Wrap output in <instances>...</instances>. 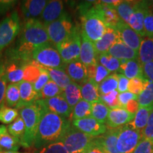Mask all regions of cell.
Masks as SVG:
<instances>
[{
  "label": "cell",
  "instance_id": "cell-43",
  "mask_svg": "<svg viewBox=\"0 0 153 153\" xmlns=\"http://www.w3.org/2000/svg\"><path fill=\"white\" fill-rule=\"evenodd\" d=\"M19 113L16 108L7 106L0 107V122L3 124H10L19 117Z\"/></svg>",
  "mask_w": 153,
  "mask_h": 153
},
{
  "label": "cell",
  "instance_id": "cell-44",
  "mask_svg": "<svg viewBox=\"0 0 153 153\" xmlns=\"http://www.w3.org/2000/svg\"><path fill=\"white\" fill-rule=\"evenodd\" d=\"M7 130L12 136L17 137V138L20 139L21 140L25 131V124L24 120L22 119L21 116H19L14 121H13L12 123L7 126Z\"/></svg>",
  "mask_w": 153,
  "mask_h": 153
},
{
  "label": "cell",
  "instance_id": "cell-15",
  "mask_svg": "<svg viewBox=\"0 0 153 153\" xmlns=\"http://www.w3.org/2000/svg\"><path fill=\"white\" fill-rule=\"evenodd\" d=\"M48 1L46 0H26L22 1L21 10L25 22L31 19H38V17L41 18Z\"/></svg>",
  "mask_w": 153,
  "mask_h": 153
},
{
  "label": "cell",
  "instance_id": "cell-34",
  "mask_svg": "<svg viewBox=\"0 0 153 153\" xmlns=\"http://www.w3.org/2000/svg\"><path fill=\"white\" fill-rule=\"evenodd\" d=\"M89 117H91V103L82 99L72 109L70 118L72 121Z\"/></svg>",
  "mask_w": 153,
  "mask_h": 153
},
{
  "label": "cell",
  "instance_id": "cell-30",
  "mask_svg": "<svg viewBox=\"0 0 153 153\" xmlns=\"http://www.w3.org/2000/svg\"><path fill=\"white\" fill-rule=\"evenodd\" d=\"M138 61L141 65L153 61V38H143L138 50Z\"/></svg>",
  "mask_w": 153,
  "mask_h": 153
},
{
  "label": "cell",
  "instance_id": "cell-37",
  "mask_svg": "<svg viewBox=\"0 0 153 153\" xmlns=\"http://www.w3.org/2000/svg\"><path fill=\"white\" fill-rule=\"evenodd\" d=\"M20 91L19 83L9 84L5 94V103L7 106L16 108L20 102Z\"/></svg>",
  "mask_w": 153,
  "mask_h": 153
},
{
  "label": "cell",
  "instance_id": "cell-60",
  "mask_svg": "<svg viewBox=\"0 0 153 153\" xmlns=\"http://www.w3.org/2000/svg\"><path fill=\"white\" fill-rule=\"evenodd\" d=\"M0 153H28V152H21L19 151H3L0 152Z\"/></svg>",
  "mask_w": 153,
  "mask_h": 153
},
{
  "label": "cell",
  "instance_id": "cell-57",
  "mask_svg": "<svg viewBox=\"0 0 153 153\" xmlns=\"http://www.w3.org/2000/svg\"><path fill=\"white\" fill-rule=\"evenodd\" d=\"M83 153H106V152H105L104 150H103V149L95 142L94 137L91 145L88 147L87 150H86Z\"/></svg>",
  "mask_w": 153,
  "mask_h": 153
},
{
  "label": "cell",
  "instance_id": "cell-46",
  "mask_svg": "<svg viewBox=\"0 0 153 153\" xmlns=\"http://www.w3.org/2000/svg\"><path fill=\"white\" fill-rule=\"evenodd\" d=\"M36 153H68V152L64 144L59 141L38 149Z\"/></svg>",
  "mask_w": 153,
  "mask_h": 153
},
{
  "label": "cell",
  "instance_id": "cell-29",
  "mask_svg": "<svg viewBox=\"0 0 153 153\" xmlns=\"http://www.w3.org/2000/svg\"><path fill=\"white\" fill-rule=\"evenodd\" d=\"M153 111V108L150 107H139L135 115V118L127 125L131 128L143 132V129L148 123L149 117Z\"/></svg>",
  "mask_w": 153,
  "mask_h": 153
},
{
  "label": "cell",
  "instance_id": "cell-8",
  "mask_svg": "<svg viewBox=\"0 0 153 153\" xmlns=\"http://www.w3.org/2000/svg\"><path fill=\"white\" fill-rule=\"evenodd\" d=\"M20 29V17L16 11L0 22V53L16 38Z\"/></svg>",
  "mask_w": 153,
  "mask_h": 153
},
{
  "label": "cell",
  "instance_id": "cell-5",
  "mask_svg": "<svg viewBox=\"0 0 153 153\" xmlns=\"http://www.w3.org/2000/svg\"><path fill=\"white\" fill-rule=\"evenodd\" d=\"M31 60L45 68L65 70L66 66L57 48L50 43L36 49L31 55Z\"/></svg>",
  "mask_w": 153,
  "mask_h": 153
},
{
  "label": "cell",
  "instance_id": "cell-51",
  "mask_svg": "<svg viewBox=\"0 0 153 153\" xmlns=\"http://www.w3.org/2000/svg\"><path fill=\"white\" fill-rule=\"evenodd\" d=\"M49 80H51V78H50L48 74V72H46V70L44 69V68L42 67L41 72L39 77H38V79L33 84V88L36 92L38 94L39 93L40 91L42 90V89L44 87V86L48 82Z\"/></svg>",
  "mask_w": 153,
  "mask_h": 153
},
{
  "label": "cell",
  "instance_id": "cell-42",
  "mask_svg": "<svg viewBox=\"0 0 153 153\" xmlns=\"http://www.w3.org/2000/svg\"><path fill=\"white\" fill-rule=\"evenodd\" d=\"M118 74L116 73H114L107 76L99 86L100 95L107 94L116 90L118 87Z\"/></svg>",
  "mask_w": 153,
  "mask_h": 153
},
{
  "label": "cell",
  "instance_id": "cell-9",
  "mask_svg": "<svg viewBox=\"0 0 153 153\" xmlns=\"http://www.w3.org/2000/svg\"><path fill=\"white\" fill-rule=\"evenodd\" d=\"M56 48L65 64L79 60L81 50V35L76 26L72 35L65 41L57 45Z\"/></svg>",
  "mask_w": 153,
  "mask_h": 153
},
{
  "label": "cell",
  "instance_id": "cell-13",
  "mask_svg": "<svg viewBox=\"0 0 153 153\" xmlns=\"http://www.w3.org/2000/svg\"><path fill=\"white\" fill-rule=\"evenodd\" d=\"M72 125L82 133L93 137L100 136L107 131V126L92 117L74 120Z\"/></svg>",
  "mask_w": 153,
  "mask_h": 153
},
{
  "label": "cell",
  "instance_id": "cell-2",
  "mask_svg": "<svg viewBox=\"0 0 153 153\" xmlns=\"http://www.w3.org/2000/svg\"><path fill=\"white\" fill-rule=\"evenodd\" d=\"M41 110V117L34 143V147L37 150L47 145L60 141L71 126L68 118L42 108Z\"/></svg>",
  "mask_w": 153,
  "mask_h": 153
},
{
  "label": "cell",
  "instance_id": "cell-14",
  "mask_svg": "<svg viewBox=\"0 0 153 153\" xmlns=\"http://www.w3.org/2000/svg\"><path fill=\"white\" fill-rule=\"evenodd\" d=\"M135 115L122 107L111 108L107 118V128H117L122 127L131 122L135 118Z\"/></svg>",
  "mask_w": 153,
  "mask_h": 153
},
{
  "label": "cell",
  "instance_id": "cell-50",
  "mask_svg": "<svg viewBox=\"0 0 153 153\" xmlns=\"http://www.w3.org/2000/svg\"><path fill=\"white\" fill-rule=\"evenodd\" d=\"M133 153H153V140L143 138Z\"/></svg>",
  "mask_w": 153,
  "mask_h": 153
},
{
  "label": "cell",
  "instance_id": "cell-33",
  "mask_svg": "<svg viewBox=\"0 0 153 153\" xmlns=\"http://www.w3.org/2000/svg\"><path fill=\"white\" fill-rule=\"evenodd\" d=\"M110 108L105 103L98 100L91 103V117L101 123L106 125L107 118Z\"/></svg>",
  "mask_w": 153,
  "mask_h": 153
},
{
  "label": "cell",
  "instance_id": "cell-31",
  "mask_svg": "<svg viewBox=\"0 0 153 153\" xmlns=\"http://www.w3.org/2000/svg\"><path fill=\"white\" fill-rule=\"evenodd\" d=\"M99 86L93 80L88 79L87 82L81 85L82 99L90 103L99 100L100 94H99Z\"/></svg>",
  "mask_w": 153,
  "mask_h": 153
},
{
  "label": "cell",
  "instance_id": "cell-41",
  "mask_svg": "<svg viewBox=\"0 0 153 153\" xmlns=\"http://www.w3.org/2000/svg\"><path fill=\"white\" fill-rule=\"evenodd\" d=\"M62 92V89H61L51 79L44 86L42 90L38 93V100L53 98V97L61 95Z\"/></svg>",
  "mask_w": 153,
  "mask_h": 153
},
{
  "label": "cell",
  "instance_id": "cell-4",
  "mask_svg": "<svg viewBox=\"0 0 153 153\" xmlns=\"http://www.w3.org/2000/svg\"><path fill=\"white\" fill-rule=\"evenodd\" d=\"M82 31L93 43L101 39L107 30V26L95 7L82 14Z\"/></svg>",
  "mask_w": 153,
  "mask_h": 153
},
{
  "label": "cell",
  "instance_id": "cell-59",
  "mask_svg": "<svg viewBox=\"0 0 153 153\" xmlns=\"http://www.w3.org/2000/svg\"><path fill=\"white\" fill-rule=\"evenodd\" d=\"M120 2H121L120 0H103V1H100V3L106 5L111 6L113 7H116Z\"/></svg>",
  "mask_w": 153,
  "mask_h": 153
},
{
  "label": "cell",
  "instance_id": "cell-36",
  "mask_svg": "<svg viewBox=\"0 0 153 153\" xmlns=\"http://www.w3.org/2000/svg\"><path fill=\"white\" fill-rule=\"evenodd\" d=\"M137 4V1H121L119 4L115 7V9L117 11L120 19L128 24Z\"/></svg>",
  "mask_w": 153,
  "mask_h": 153
},
{
  "label": "cell",
  "instance_id": "cell-24",
  "mask_svg": "<svg viewBox=\"0 0 153 153\" xmlns=\"http://www.w3.org/2000/svg\"><path fill=\"white\" fill-rule=\"evenodd\" d=\"M95 4L94 7L98 10L106 26L107 27L114 28L118 23L121 20L115 7L101 4L100 1H97Z\"/></svg>",
  "mask_w": 153,
  "mask_h": 153
},
{
  "label": "cell",
  "instance_id": "cell-10",
  "mask_svg": "<svg viewBox=\"0 0 153 153\" xmlns=\"http://www.w3.org/2000/svg\"><path fill=\"white\" fill-rule=\"evenodd\" d=\"M143 139L142 132L126 125L119 128L117 138V150L119 153H133Z\"/></svg>",
  "mask_w": 153,
  "mask_h": 153
},
{
  "label": "cell",
  "instance_id": "cell-12",
  "mask_svg": "<svg viewBox=\"0 0 153 153\" xmlns=\"http://www.w3.org/2000/svg\"><path fill=\"white\" fill-rule=\"evenodd\" d=\"M114 29L123 43L133 50L138 51L143 37L138 35L127 23L120 20Z\"/></svg>",
  "mask_w": 153,
  "mask_h": 153
},
{
  "label": "cell",
  "instance_id": "cell-52",
  "mask_svg": "<svg viewBox=\"0 0 153 153\" xmlns=\"http://www.w3.org/2000/svg\"><path fill=\"white\" fill-rule=\"evenodd\" d=\"M138 96L134 94L130 91H125L118 94V101H119L120 106L122 108H125L126 104L131 100H137Z\"/></svg>",
  "mask_w": 153,
  "mask_h": 153
},
{
  "label": "cell",
  "instance_id": "cell-54",
  "mask_svg": "<svg viewBox=\"0 0 153 153\" xmlns=\"http://www.w3.org/2000/svg\"><path fill=\"white\" fill-rule=\"evenodd\" d=\"M144 78L153 82V61L142 65Z\"/></svg>",
  "mask_w": 153,
  "mask_h": 153
},
{
  "label": "cell",
  "instance_id": "cell-17",
  "mask_svg": "<svg viewBox=\"0 0 153 153\" xmlns=\"http://www.w3.org/2000/svg\"><path fill=\"white\" fill-rule=\"evenodd\" d=\"M65 13L64 4L59 0L48 1L41 16L40 21L45 26L58 19Z\"/></svg>",
  "mask_w": 153,
  "mask_h": 153
},
{
  "label": "cell",
  "instance_id": "cell-27",
  "mask_svg": "<svg viewBox=\"0 0 153 153\" xmlns=\"http://www.w3.org/2000/svg\"><path fill=\"white\" fill-rule=\"evenodd\" d=\"M20 147V139L12 136L4 125H0V152L18 151Z\"/></svg>",
  "mask_w": 153,
  "mask_h": 153
},
{
  "label": "cell",
  "instance_id": "cell-18",
  "mask_svg": "<svg viewBox=\"0 0 153 153\" xmlns=\"http://www.w3.org/2000/svg\"><path fill=\"white\" fill-rule=\"evenodd\" d=\"M119 128H107L105 133L100 136L94 137V141L106 153H119L117 150V138Z\"/></svg>",
  "mask_w": 153,
  "mask_h": 153
},
{
  "label": "cell",
  "instance_id": "cell-7",
  "mask_svg": "<svg viewBox=\"0 0 153 153\" xmlns=\"http://www.w3.org/2000/svg\"><path fill=\"white\" fill-rule=\"evenodd\" d=\"M94 137L82 133L72 125L68 128L60 142L68 153H83L91 145Z\"/></svg>",
  "mask_w": 153,
  "mask_h": 153
},
{
  "label": "cell",
  "instance_id": "cell-3",
  "mask_svg": "<svg viewBox=\"0 0 153 153\" xmlns=\"http://www.w3.org/2000/svg\"><path fill=\"white\" fill-rule=\"evenodd\" d=\"M41 114V108L36 103L22 108L19 111L25 124L24 134L21 139V146L23 148H30L34 146Z\"/></svg>",
  "mask_w": 153,
  "mask_h": 153
},
{
  "label": "cell",
  "instance_id": "cell-53",
  "mask_svg": "<svg viewBox=\"0 0 153 153\" xmlns=\"http://www.w3.org/2000/svg\"><path fill=\"white\" fill-rule=\"evenodd\" d=\"M142 135L143 139L153 140V111L150 115L148 123L143 129Z\"/></svg>",
  "mask_w": 153,
  "mask_h": 153
},
{
  "label": "cell",
  "instance_id": "cell-40",
  "mask_svg": "<svg viewBox=\"0 0 153 153\" xmlns=\"http://www.w3.org/2000/svg\"><path fill=\"white\" fill-rule=\"evenodd\" d=\"M97 63L104 66L110 72L119 70L120 61L108 53L97 55Z\"/></svg>",
  "mask_w": 153,
  "mask_h": 153
},
{
  "label": "cell",
  "instance_id": "cell-35",
  "mask_svg": "<svg viewBox=\"0 0 153 153\" xmlns=\"http://www.w3.org/2000/svg\"><path fill=\"white\" fill-rule=\"evenodd\" d=\"M87 73L88 79L93 80L99 85L107 76H109L110 72L104 66L97 63L94 65L87 67Z\"/></svg>",
  "mask_w": 153,
  "mask_h": 153
},
{
  "label": "cell",
  "instance_id": "cell-21",
  "mask_svg": "<svg viewBox=\"0 0 153 153\" xmlns=\"http://www.w3.org/2000/svg\"><path fill=\"white\" fill-rule=\"evenodd\" d=\"M147 8L148 6L145 1H137L136 7L128 23V24L141 37L145 36L144 19L145 10Z\"/></svg>",
  "mask_w": 153,
  "mask_h": 153
},
{
  "label": "cell",
  "instance_id": "cell-1",
  "mask_svg": "<svg viewBox=\"0 0 153 153\" xmlns=\"http://www.w3.org/2000/svg\"><path fill=\"white\" fill-rule=\"evenodd\" d=\"M45 26L39 19L25 22L16 48L9 54V58L27 64L32 61L31 55L38 48L50 43Z\"/></svg>",
  "mask_w": 153,
  "mask_h": 153
},
{
  "label": "cell",
  "instance_id": "cell-28",
  "mask_svg": "<svg viewBox=\"0 0 153 153\" xmlns=\"http://www.w3.org/2000/svg\"><path fill=\"white\" fill-rule=\"evenodd\" d=\"M62 96L65 99L72 111L75 105L82 99L81 86L75 82H72L64 89H62Z\"/></svg>",
  "mask_w": 153,
  "mask_h": 153
},
{
  "label": "cell",
  "instance_id": "cell-6",
  "mask_svg": "<svg viewBox=\"0 0 153 153\" xmlns=\"http://www.w3.org/2000/svg\"><path fill=\"white\" fill-rule=\"evenodd\" d=\"M45 27L50 41L57 45L72 35L75 26L70 16L65 12L58 19L47 25Z\"/></svg>",
  "mask_w": 153,
  "mask_h": 153
},
{
  "label": "cell",
  "instance_id": "cell-48",
  "mask_svg": "<svg viewBox=\"0 0 153 153\" xmlns=\"http://www.w3.org/2000/svg\"><path fill=\"white\" fill-rule=\"evenodd\" d=\"M144 29L145 36L153 38V12L148 8L145 10Z\"/></svg>",
  "mask_w": 153,
  "mask_h": 153
},
{
  "label": "cell",
  "instance_id": "cell-49",
  "mask_svg": "<svg viewBox=\"0 0 153 153\" xmlns=\"http://www.w3.org/2000/svg\"><path fill=\"white\" fill-rule=\"evenodd\" d=\"M7 83L4 73V64H0V107L4 106L5 94L7 90Z\"/></svg>",
  "mask_w": 153,
  "mask_h": 153
},
{
  "label": "cell",
  "instance_id": "cell-26",
  "mask_svg": "<svg viewBox=\"0 0 153 153\" xmlns=\"http://www.w3.org/2000/svg\"><path fill=\"white\" fill-rule=\"evenodd\" d=\"M119 39V37L114 28L107 27L106 33L101 38V39L94 43L97 55L108 53L110 48Z\"/></svg>",
  "mask_w": 153,
  "mask_h": 153
},
{
  "label": "cell",
  "instance_id": "cell-56",
  "mask_svg": "<svg viewBox=\"0 0 153 153\" xmlns=\"http://www.w3.org/2000/svg\"><path fill=\"white\" fill-rule=\"evenodd\" d=\"M16 1L12 0H0V14L7 12L16 4Z\"/></svg>",
  "mask_w": 153,
  "mask_h": 153
},
{
  "label": "cell",
  "instance_id": "cell-45",
  "mask_svg": "<svg viewBox=\"0 0 153 153\" xmlns=\"http://www.w3.org/2000/svg\"><path fill=\"white\" fill-rule=\"evenodd\" d=\"M147 82H148V79L145 78L137 77L130 79L128 86V91L138 96L145 89Z\"/></svg>",
  "mask_w": 153,
  "mask_h": 153
},
{
  "label": "cell",
  "instance_id": "cell-20",
  "mask_svg": "<svg viewBox=\"0 0 153 153\" xmlns=\"http://www.w3.org/2000/svg\"><path fill=\"white\" fill-rule=\"evenodd\" d=\"M24 63L21 61L8 59V60L4 64L6 79L9 84H16L22 82L24 78Z\"/></svg>",
  "mask_w": 153,
  "mask_h": 153
},
{
  "label": "cell",
  "instance_id": "cell-25",
  "mask_svg": "<svg viewBox=\"0 0 153 153\" xmlns=\"http://www.w3.org/2000/svg\"><path fill=\"white\" fill-rule=\"evenodd\" d=\"M120 61L119 71L122 74L128 79L134 78H144L143 74L142 65L137 59L136 60H122Z\"/></svg>",
  "mask_w": 153,
  "mask_h": 153
},
{
  "label": "cell",
  "instance_id": "cell-19",
  "mask_svg": "<svg viewBox=\"0 0 153 153\" xmlns=\"http://www.w3.org/2000/svg\"><path fill=\"white\" fill-rule=\"evenodd\" d=\"M20 91V102L16 107L17 110L35 104L38 100V94L33 88L32 83L22 80L19 83Z\"/></svg>",
  "mask_w": 153,
  "mask_h": 153
},
{
  "label": "cell",
  "instance_id": "cell-58",
  "mask_svg": "<svg viewBox=\"0 0 153 153\" xmlns=\"http://www.w3.org/2000/svg\"><path fill=\"white\" fill-rule=\"evenodd\" d=\"M125 108L131 114H135L139 108V104L137 100H131L130 101L125 107Z\"/></svg>",
  "mask_w": 153,
  "mask_h": 153
},
{
  "label": "cell",
  "instance_id": "cell-16",
  "mask_svg": "<svg viewBox=\"0 0 153 153\" xmlns=\"http://www.w3.org/2000/svg\"><path fill=\"white\" fill-rule=\"evenodd\" d=\"M79 60L87 67L97 64V53L96 52L94 43L82 31H81V50Z\"/></svg>",
  "mask_w": 153,
  "mask_h": 153
},
{
  "label": "cell",
  "instance_id": "cell-32",
  "mask_svg": "<svg viewBox=\"0 0 153 153\" xmlns=\"http://www.w3.org/2000/svg\"><path fill=\"white\" fill-rule=\"evenodd\" d=\"M51 78L61 89H64L72 82L64 69L45 68Z\"/></svg>",
  "mask_w": 153,
  "mask_h": 153
},
{
  "label": "cell",
  "instance_id": "cell-47",
  "mask_svg": "<svg viewBox=\"0 0 153 153\" xmlns=\"http://www.w3.org/2000/svg\"><path fill=\"white\" fill-rule=\"evenodd\" d=\"M99 100L105 103L107 106H109L111 108H118L120 106L119 101H118V91L115 90L111 91L109 94L104 95H100Z\"/></svg>",
  "mask_w": 153,
  "mask_h": 153
},
{
  "label": "cell",
  "instance_id": "cell-38",
  "mask_svg": "<svg viewBox=\"0 0 153 153\" xmlns=\"http://www.w3.org/2000/svg\"><path fill=\"white\" fill-rule=\"evenodd\" d=\"M41 69L42 67L34 61H31L30 62L24 65L23 68V70H24L23 80L33 84L39 77L41 72Z\"/></svg>",
  "mask_w": 153,
  "mask_h": 153
},
{
  "label": "cell",
  "instance_id": "cell-23",
  "mask_svg": "<svg viewBox=\"0 0 153 153\" xmlns=\"http://www.w3.org/2000/svg\"><path fill=\"white\" fill-rule=\"evenodd\" d=\"M108 53L119 60H138V51L131 48L120 39L110 48Z\"/></svg>",
  "mask_w": 153,
  "mask_h": 153
},
{
  "label": "cell",
  "instance_id": "cell-11",
  "mask_svg": "<svg viewBox=\"0 0 153 153\" xmlns=\"http://www.w3.org/2000/svg\"><path fill=\"white\" fill-rule=\"evenodd\" d=\"M36 104L42 108L66 118H70L72 109L62 94L46 99H39Z\"/></svg>",
  "mask_w": 153,
  "mask_h": 153
},
{
  "label": "cell",
  "instance_id": "cell-22",
  "mask_svg": "<svg viewBox=\"0 0 153 153\" xmlns=\"http://www.w3.org/2000/svg\"><path fill=\"white\" fill-rule=\"evenodd\" d=\"M65 70L72 81L80 86L88 79L87 67L79 60L66 64Z\"/></svg>",
  "mask_w": 153,
  "mask_h": 153
},
{
  "label": "cell",
  "instance_id": "cell-55",
  "mask_svg": "<svg viewBox=\"0 0 153 153\" xmlns=\"http://www.w3.org/2000/svg\"><path fill=\"white\" fill-rule=\"evenodd\" d=\"M118 91H120V93L127 91L129 79L122 74H118Z\"/></svg>",
  "mask_w": 153,
  "mask_h": 153
},
{
  "label": "cell",
  "instance_id": "cell-39",
  "mask_svg": "<svg viewBox=\"0 0 153 153\" xmlns=\"http://www.w3.org/2000/svg\"><path fill=\"white\" fill-rule=\"evenodd\" d=\"M137 102L139 107L153 108V82L148 79L145 89L138 95Z\"/></svg>",
  "mask_w": 153,
  "mask_h": 153
}]
</instances>
